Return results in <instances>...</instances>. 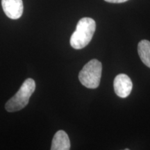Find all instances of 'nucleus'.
I'll return each instance as SVG.
<instances>
[{"instance_id":"6e6552de","label":"nucleus","mask_w":150,"mask_h":150,"mask_svg":"<svg viewBox=\"0 0 150 150\" xmlns=\"http://www.w3.org/2000/svg\"><path fill=\"white\" fill-rule=\"evenodd\" d=\"M104 1H107V2H109V3L120 4V3L125 2V1H127L128 0H104Z\"/></svg>"},{"instance_id":"39448f33","label":"nucleus","mask_w":150,"mask_h":150,"mask_svg":"<svg viewBox=\"0 0 150 150\" xmlns=\"http://www.w3.org/2000/svg\"><path fill=\"white\" fill-rule=\"evenodd\" d=\"M4 13L12 20H17L22 16L24 10L22 0H1Z\"/></svg>"},{"instance_id":"1a4fd4ad","label":"nucleus","mask_w":150,"mask_h":150,"mask_svg":"<svg viewBox=\"0 0 150 150\" xmlns=\"http://www.w3.org/2000/svg\"><path fill=\"white\" fill-rule=\"evenodd\" d=\"M125 150H130L129 149H128V148H127V149H125Z\"/></svg>"},{"instance_id":"f257e3e1","label":"nucleus","mask_w":150,"mask_h":150,"mask_svg":"<svg viewBox=\"0 0 150 150\" xmlns=\"http://www.w3.org/2000/svg\"><path fill=\"white\" fill-rule=\"evenodd\" d=\"M96 30V22L91 18H83L78 22L76 30L70 38V45L75 50L88 45Z\"/></svg>"},{"instance_id":"f03ea898","label":"nucleus","mask_w":150,"mask_h":150,"mask_svg":"<svg viewBox=\"0 0 150 150\" xmlns=\"http://www.w3.org/2000/svg\"><path fill=\"white\" fill-rule=\"evenodd\" d=\"M35 89V83L32 79L24 81L17 93L9 99L5 105L8 112H16L20 110L29 104V101Z\"/></svg>"},{"instance_id":"423d86ee","label":"nucleus","mask_w":150,"mask_h":150,"mask_svg":"<svg viewBox=\"0 0 150 150\" xmlns=\"http://www.w3.org/2000/svg\"><path fill=\"white\" fill-rule=\"evenodd\" d=\"M70 141L64 131H58L54 135L52 142L51 150H70Z\"/></svg>"},{"instance_id":"7ed1b4c3","label":"nucleus","mask_w":150,"mask_h":150,"mask_svg":"<svg viewBox=\"0 0 150 150\" xmlns=\"http://www.w3.org/2000/svg\"><path fill=\"white\" fill-rule=\"evenodd\" d=\"M102 65L100 61L93 59L84 65L79 74V79L83 86L88 88L98 87L102 77Z\"/></svg>"},{"instance_id":"20e7f679","label":"nucleus","mask_w":150,"mask_h":150,"mask_svg":"<svg viewBox=\"0 0 150 150\" xmlns=\"http://www.w3.org/2000/svg\"><path fill=\"white\" fill-rule=\"evenodd\" d=\"M113 86L116 95L121 98H125L130 95L132 91L133 83L129 76L120 74L116 76L114 79Z\"/></svg>"},{"instance_id":"0eeeda50","label":"nucleus","mask_w":150,"mask_h":150,"mask_svg":"<svg viewBox=\"0 0 150 150\" xmlns=\"http://www.w3.org/2000/svg\"><path fill=\"white\" fill-rule=\"evenodd\" d=\"M138 52L142 63L150 68V42L142 40L138 43Z\"/></svg>"}]
</instances>
